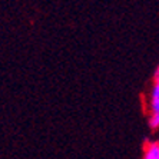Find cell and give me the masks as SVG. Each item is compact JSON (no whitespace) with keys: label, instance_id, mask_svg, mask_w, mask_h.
Listing matches in <instances>:
<instances>
[{"label":"cell","instance_id":"obj_1","mask_svg":"<svg viewBox=\"0 0 159 159\" xmlns=\"http://www.w3.org/2000/svg\"><path fill=\"white\" fill-rule=\"evenodd\" d=\"M143 159H159V142L149 141L143 146Z\"/></svg>","mask_w":159,"mask_h":159},{"label":"cell","instance_id":"obj_2","mask_svg":"<svg viewBox=\"0 0 159 159\" xmlns=\"http://www.w3.org/2000/svg\"><path fill=\"white\" fill-rule=\"evenodd\" d=\"M149 111L151 113H159V83H153L149 93Z\"/></svg>","mask_w":159,"mask_h":159},{"label":"cell","instance_id":"obj_3","mask_svg":"<svg viewBox=\"0 0 159 159\" xmlns=\"http://www.w3.org/2000/svg\"><path fill=\"white\" fill-rule=\"evenodd\" d=\"M149 126L152 129H158L159 128V113H151L149 115Z\"/></svg>","mask_w":159,"mask_h":159},{"label":"cell","instance_id":"obj_4","mask_svg":"<svg viewBox=\"0 0 159 159\" xmlns=\"http://www.w3.org/2000/svg\"><path fill=\"white\" fill-rule=\"evenodd\" d=\"M155 83H159V66L155 72Z\"/></svg>","mask_w":159,"mask_h":159}]
</instances>
